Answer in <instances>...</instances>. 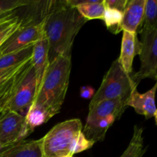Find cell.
Listing matches in <instances>:
<instances>
[{
    "instance_id": "obj_1",
    "label": "cell",
    "mask_w": 157,
    "mask_h": 157,
    "mask_svg": "<svg viewBox=\"0 0 157 157\" xmlns=\"http://www.w3.org/2000/svg\"><path fill=\"white\" fill-rule=\"evenodd\" d=\"M44 32L48 44V62L60 55H71L75 37L87 20L67 0L49 1Z\"/></svg>"
},
{
    "instance_id": "obj_2",
    "label": "cell",
    "mask_w": 157,
    "mask_h": 157,
    "mask_svg": "<svg viewBox=\"0 0 157 157\" xmlns=\"http://www.w3.org/2000/svg\"><path fill=\"white\" fill-rule=\"evenodd\" d=\"M71 71V55H60L46 68L32 106L44 109L51 118L58 114L65 100Z\"/></svg>"
},
{
    "instance_id": "obj_3",
    "label": "cell",
    "mask_w": 157,
    "mask_h": 157,
    "mask_svg": "<svg viewBox=\"0 0 157 157\" xmlns=\"http://www.w3.org/2000/svg\"><path fill=\"white\" fill-rule=\"evenodd\" d=\"M132 74L127 75L117 59L113 61L101 86L91 98L89 108L106 100L128 99L131 92L137 88V85L132 79Z\"/></svg>"
},
{
    "instance_id": "obj_4",
    "label": "cell",
    "mask_w": 157,
    "mask_h": 157,
    "mask_svg": "<svg viewBox=\"0 0 157 157\" xmlns=\"http://www.w3.org/2000/svg\"><path fill=\"white\" fill-rule=\"evenodd\" d=\"M81 120L71 119L59 123L41 138L42 157H62L70 154L76 136L82 132Z\"/></svg>"
},
{
    "instance_id": "obj_5",
    "label": "cell",
    "mask_w": 157,
    "mask_h": 157,
    "mask_svg": "<svg viewBox=\"0 0 157 157\" xmlns=\"http://www.w3.org/2000/svg\"><path fill=\"white\" fill-rule=\"evenodd\" d=\"M141 35L140 69L132 74V79L136 85L145 78L157 79V29H143Z\"/></svg>"
},
{
    "instance_id": "obj_6",
    "label": "cell",
    "mask_w": 157,
    "mask_h": 157,
    "mask_svg": "<svg viewBox=\"0 0 157 157\" xmlns=\"http://www.w3.org/2000/svg\"><path fill=\"white\" fill-rule=\"evenodd\" d=\"M44 25L43 19L36 24L21 26L1 46L0 55L13 53L34 45L44 36Z\"/></svg>"
},
{
    "instance_id": "obj_7",
    "label": "cell",
    "mask_w": 157,
    "mask_h": 157,
    "mask_svg": "<svg viewBox=\"0 0 157 157\" xmlns=\"http://www.w3.org/2000/svg\"><path fill=\"white\" fill-rule=\"evenodd\" d=\"M24 121L25 117L16 112L6 110L0 113V147L25 140Z\"/></svg>"
},
{
    "instance_id": "obj_8",
    "label": "cell",
    "mask_w": 157,
    "mask_h": 157,
    "mask_svg": "<svg viewBox=\"0 0 157 157\" xmlns=\"http://www.w3.org/2000/svg\"><path fill=\"white\" fill-rule=\"evenodd\" d=\"M36 94V78L32 65L22 83L17 90L15 96L8 105L6 110L18 113L24 111L32 105Z\"/></svg>"
},
{
    "instance_id": "obj_9",
    "label": "cell",
    "mask_w": 157,
    "mask_h": 157,
    "mask_svg": "<svg viewBox=\"0 0 157 157\" xmlns=\"http://www.w3.org/2000/svg\"><path fill=\"white\" fill-rule=\"evenodd\" d=\"M157 84H156L150 90L144 94H140L137 88L134 89L130 94L127 101V107H132L135 111L140 115H144L146 119L154 118L157 122V110L155 104Z\"/></svg>"
},
{
    "instance_id": "obj_10",
    "label": "cell",
    "mask_w": 157,
    "mask_h": 157,
    "mask_svg": "<svg viewBox=\"0 0 157 157\" xmlns=\"http://www.w3.org/2000/svg\"><path fill=\"white\" fill-rule=\"evenodd\" d=\"M141 42L139 41L137 33L123 31L121 55L117 58L120 64L127 75L133 73V63L136 55H140Z\"/></svg>"
},
{
    "instance_id": "obj_11",
    "label": "cell",
    "mask_w": 157,
    "mask_h": 157,
    "mask_svg": "<svg viewBox=\"0 0 157 157\" xmlns=\"http://www.w3.org/2000/svg\"><path fill=\"white\" fill-rule=\"evenodd\" d=\"M127 101L128 99L106 100L99 102L93 107L89 108L87 123L109 117H114L117 120H119L127 107Z\"/></svg>"
},
{
    "instance_id": "obj_12",
    "label": "cell",
    "mask_w": 157,
    "mask_h": 157,
    "mask_svg": "<svg viewBox=\"0 0 157 157\" xmlns=\"http://www.w3.org/2000/svg\"><path fill=\"white\" fill-rule=\"evenodd\" d=\"M145 2L146 0L128 1L123 13L121 22L122 31L137 33L138 29L144 22Z\"/></svg>"
},
{
    "instance_id": "obj_13",
    "label": "cell",
    "mask_w": 157,
    "mask_h": 157,
    "mask_svg": "<svg viewBox=\"0 0 157 157\" xmlns=\"http://www.w3.org/2000/svg\"><path fill=\"white\" fill-rule=\"evenodd\" d=\"M32 66L36 78V90L39 87L46 68L48 65V44L45 35L33 46L32 55Z\"/></svg>"
},
{
    "instance_id": "obj_14",
    "label": "cell",
    "mask_w": 157,
    "mask_h": 157,
    "mask_svg": "<svg viewBox=\"0 0 157 157\" xmlns=\"http://www.w3.org/2000/svg\"><path fill=\"white\" fill-rule=\"evenodd\" d=\"M70 6L76 8L80 14L87 21L104 19L105 6L104 0H67Z\"/></svg>"
},
{
    "instance_id": "obj_15",
    "label": "cell",
    "mask_w": 157,
    "mask_h": 157,
    "mask_svg": "<svg viewBox=\"0 0 157 157\" xmlns=\"http://www.w3.org/2000/svg\"><path fill=\"white\" fill-rule=\"evenodd\" d=\"M116 121L117 119L114 117H109L93 122H86L85 126L82 129V133L87 139L93 141L94 144L101 142L104 140L109 128Z\"/></svg>"
},
{
    "instance_id": "obj_16",
    "label": "cell",
    "mask_w": 157,
    "mask_h": 157,
    "mask_svg": "<svg viewBox=\"0 0 157 157\" xmlns=\"http://www.w3.org/2000/svg\"><path fill=\"white\" fill-rule=\"evenodd\" d=\"M18 9L0 17V48L18 29L23 26L24 16H20L17 13Z\"/></svg>"
},
{
    "instance_id": "obj_17",
    "label": "cell",
    "mask_w": 157,
    "mask_h": 157,
    "mask_svg": "<svg viewBox=\"0 0 157 157\" xmlns=\"http://www.w3.org/2000/svg\"><path fill=\"white\" fill-rule=\"evenodd\" d=\"M1 157H42L41 139L20 141Z\"/></svg>"
},
{
    "instance_id": "obj_18",
    "label": "cell",
    "mask_w": 157,
    "mask_h": 157,
    "mask_svg": "<svg viewBox=\"0 0 157 157\" xmlns=\"http://www.w3.org/2000/svg\"><path fill=\"white\" fill-rule=\"evenodd\" d=\"M25 117V133L26 137L34 131L35 127L45 124L51 119L47 112L43 108L31 105Z\"/></svg>"
},
{
    "instance_id": "obj_19",
    "label": "cell",
    "mask_w": 157,
    "mask_h": 157,
    "mask_svg": "<svg viewBox=\"0 0 157 157\" xmlns=\"http://www.w3.org/2000/svg\"><path fill=\"white\" fill-rule=\"evenodd\" d=\"M146 151L147 148H144V130L135 125L130 144L121 157H143Z\"/></svg>"
},
{
    "instance_id": "obj_20",
    "label": "cell",
    "mask_w": 157,
    "mask_h": 157,
    "mask_svg": "<svg viewBox=\"0 0 157 157\" xmlns=\"http://www.w3.org/2000/svg\"><path fill=\"white\" fill-rule=\"evenodd\" d=\"M33 46H30L13 53L0 55V69L14 67L30 58L32 55Z\"/></svg>"
},
{
    "instance_id": "obj_21",
    "label": "cell",
    "mask_w": 157,
    "mask_h": 157,
    "mask_svg": "<svg viewBox=\"0 0 157 157\" xmlns=\"http://www.w3.org/2000/svg\"><path fill=\"white\" fill-rule=\"evenodd\" d=\"M123 13L119 10L105 7L104 21L108 30L113 34H118L121 29V22L123 19Z\"/></svg>"
},
{
    "instance_id": "obj_22",
    "label": "cell",
    "mask_w": 157,
    "mask_h": 157,
    "mask_svg": "<svg viewBox=\"0 0 157 157\" xmlns=\"http://www.w3.org/2000/svg\"><path fill=\"white\" fill-rule=\"evenodd\" d=\"M144 27L145 29H157V1L146 0L144 8Z\"/></svg>"
},
{
    "instance_id": "obj_23",
    "label": "cell",
    "mask_w": 157,
    "mask_h": 157,
    "mask_svg": "<svg viewBox=\"0 0 157 157\" xmlns=\"http://www.w3.org/2000/svg\"><path fill=\"white\" fill-rule=\"evenodd\" d=\"M94 145V143L85 137L82 132L79 133L74 140L70 151V155L74 156L77 153H81L83 151L89 150Z\"/></svg>"
},
{
    "instance_id": "obj_24",
    "label": "cell",
    "mask_w": 157,
    "mask_h": 157,
    "mask_svg": "<svg viewBox=\"0 0 157 157\" xmlns=\"http://www.w3.org/2000/svg\"><path fill=\"white\" fill-rule=\"evenodd\" d=\"M31 1L28 0H0V17L19 8L28 6Z\"/></svg>"
},
{
    "instance_id": "obj_25",
    "label": "cell",
    "mask_w": 157,
    "mask_h": 157,
    "mask_svg": "<svg viewBox=\"0 0 157 157\" xmlns=\"http://www.w3.org/2000/svg\"><path fill=\"white\" fill-rule=\"evenodd\" d=\"M128 1L127 0H104L105 7L114 9L124 12L126 9Z\"/></svg>"
},
{
    "instance_id": "obj_26",
    "label": "cell",
    "mask_w": 157,
    "mask_h": 157,
    "mask_svg": "<svg viewBox=\"0 0 157 157\" xmlns=\"http://www.w3.org/2000/svg\"><path fill=\"white\" fill-rule=\"evenodd\" d=\"M20 64H21V63H20ZM20 64L12 67L0 69V84H1L2 82H4V81H6L9 76H11V75H12V74H13L14 72L18 69V66L20 65Z\"/></svg>"
},
{
    "instance_id": "obj_27",
    "label": "cell",
    "mask_w": 157,
    "mask_h": 157,
    "mask_svg": "<svg viewBox=\"0 0 157 157\" xmlns=\"http://www.w3.org/2000/svg\"><path fill=\"white\" fill-rule=\"evenodd\" d=\"M95 94L94 88L90 86H82L80 90V95L84 99H91Z\"/></svg>"
},
{
    "instance_id": "obj_28",
    "label": "cell",
    "mask_w": 157,
    "mask_h": 157,
    "mask_svg": "<svg viewBox=\"0 0 157 157\" xmlns=\"http://www.w3.org/2000/svg\"><path fill=\"white\" fill-rule=\"evenodd\" d=\"M18 143H16V144H12V145H10V146H7V147H0V157L2 156L3 154H5V153H6L7 151H9V150H11V149L12 148V147H15V145H16Z\"/></svg>"
},
{
    "instance_id": "obj_29",
    "label": "cell",
    "mask_w": 157,
    "mask_h": 157,
    "mask_svg": "<svg viewBox=\"0 0 157 157\" xmlns=\"http://www.w3.org/2000/svg\"><path fill=\"white\" fill-rule=\"evenodd\" d=\"M62 157H74V156H71V155H70V154H67V155H66V156H64Z\"/></svg>"
}]
</instances>
